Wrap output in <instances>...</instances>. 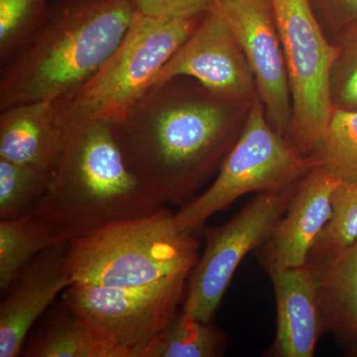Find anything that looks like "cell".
I'll return each mask as SVG.
<instances>
[{
    "label": "cell",
    "instance_id": "ba28073f",
    "mask_svg": "<svg viewBox=\"0 0 357 357\" xmlns=\"http://www.w3.org/2000/svg\"><path fill=\"white\" fill-rule=\"evenodd\" d=\"M299 182L259 192L225 225L204 229L206 248L190 275L183 309L211 323L239 264L271 236Z\"/></svg>",
    "mask_w": 357,
    "mask_h": 357
},
{
    "label": "cell",
    "instance_id": "8992f818",
    "mask_svg": "<svg viewBox=\"0 0 357 357\" xmlns=\"http://www.w3.org/2000/svg\"><path fill=\"white\" fill-rule=\"evenodd\" d=\"M314 167L309 156L298 154L272 128L257 96L215 182L175 213L176 225L180 231L196 236L208 218L241 197L279 191L297 183Z\"/></svg>",
    "mask_w": 357,
    "mask_h": 357
},
{
    "label": "cell",
    "instance_id": "484cf974",
    "mask_svg": "<svg viewBox=\"0 0 357 357\" xmlns=\"http://www.w3.org/2000/svg\"><path fill=\"white\" fill-rule=\"evenodd\" d=\"M324 10L331 13L332 9H338L342 13L357 16V0H317Z\"/></svg>",
    "mask_w": 357,
    "mask_h": 357
},
{
    "label": "cell",
    "instance_id": "277c9868",
    "mask_svg": "<svg viewBox=\"0 0 357 357\" xmlns=\"http://www.w3.org/2000/svg\"><path fill=\"white\" fill-rule=\"evenodd\" d=\"M199 248L196 236L180 231L175 213L162 206L70 239L65 261L74 283L140 287L190 277Z\"/></svg>",
    "mask_w": 357,
    "mask_h": 357
},
{
    "label": "cell",
    "instance_id": "ac0fdd59",
    "mask_svg": "<svg viewBox=\"0 0 357 357\" xmlns=\"http://www.w3.org/2000/svg\"><path fill=\"white\" fill-rule=\"evenodd\" d=\"M67 243V239L55 227L34 213L0 220L1 297L34 258L48 249L66 246Z\"/></svg>",
    "mask_w": 357,
    "mask_h": 357
},
{
    "label": "cell",
    "instance_id": "8fae6325",
    "mask_svg": "<svg viewBox=\"0 0 357 357\" xmlns=\"http://www.w3.org/2000/svg\"><path fill=\"white\" fill-rule=\"evenodd\" d=\"M255 77L267 121L282 136L292 119L285 57L271 0H217Z\"/></svg>",
    "mask_w": 357,
    "mask_h": 357
},
{
    "label": "cell",
    "instance_id": "7402d4cb",
    "mask_svg": "<svg viewBox=\"0 0 357 357\" xmlns=\"http://www.w3.org/2000/svg\"><path fill=\"white\" fill-rule=\"evenodd\" d=\"M50 182L38 171L0 158V220L33 213Z\"/></svg>",
    "mask_w": 357,
    "mask_h": 357
},
{
    "label": "cell",
    "instance_id": "44dd1931",
    "mask_svg": "<svg viewBox=\"0 0 357 357\" xmlns=\"http://www.w3.org/2000/svg\"><path fill=\"white\" fill-rule=\"evenodd\" d=\"M342 181L357 182V110L333 109L325 133L310 154Z\"/></svg>",
    "mask_w": 357,
    "mask_h": 357
},
{
    "label": "cell",
    "instance_id": "cb8c5ba5",
    "mask_svg": "<svg viewBox=\"0 0 357 357\" xmlns=\"http://www.w3.org/2000/svg\"><path fill=\"white\" fill-rule=\"evenodd\" d=\"M331 96L335 109L357 110V41L340 51L331 77Z\"/></svg>",
    "mask_w": 357,
    "mask_h": 357
},
{
    "label": "cell",
    "instance_id": "9c48e42d",
    "mask_svg": "<svg viewBox=\"0 0 357 357\" xmlns=\"http://www.w3.org/2000/svg\"><path fill=\"white\" fill-rule=\"evenodd\" d=\"M190 277L140 287L73 283L63 302L115 347L132 357L168 324L184 302Z\"/></svg>",
    "mask_w": 357,
    "mask_h": 357
},
{
    "label": "cell",
    "instance_id": "e0dca14e",
    "mask_svg": "<svg viewBox=\"0 0 357 357\" xmlns=\"http://www.w3.org/2000/svg\"><path fill=\"white\" fill-rule=\"evenodd\" d=\"M21 356L27 357H128L64 302L43 330L28 344Z\"/></svg>",
    "mask_w": 357,
    "mask_h": 357
},
{
    "label": "cell",
    "instance_id": "4fadbf2b",
    "mask_svg": "<svg viewBox=\"0 0 357 357\" xmlns=\"http://www.w3.org/2000/svg\"><path fill=\"white\" fill-rule=\"evenodd\" d=\"M66 246L48 249L22 270L0 304V357L21 356L28 333L73 282Z\"/></svg>",
    "mask_w": 357,
    "mask_h": 357
},
{
    "label": "cell",
    "instance_id": "603a6c76",
    "mask_svg": "<svg viewBox=\"0 0 357 357\" xmlns=\"http://www.w3.org/2000/svg\"><path fill=\"white\" fill-rule=\"evenodd\" d=\"M52 0H0V64L6 62L34 34Z\"/></svg>",
    "mask_w": 357,
    "mask_h": 357
},
{
    "label": "cell",
    "instance_id": "7a4b0ae2",
    "mask_svg": "<svg viewBox=\"0 0 357 357\" xmlns=\"http://www.w3.org/2000/svg\"><path fill=\"white\" fill-rule=\"evenodd\" d=\"M135 14L134 0H52L34 34L0 64V110L81 89L114 55Z\"/></svg>",
    "mask_w": 357,
    "mask_h": 357
},
{
    "label": "cell",
    "instance_id": "2e32d148",
    "mask_svg": "<svg viewBox=\"0 0 357 357\" xmlns=\"http://www.w3.org/2000/svg\"><path fill=\"white\" fill-rule=\"evenodd\" d=\"M312 273L326 330L338 344L357 352V239Z\"/></svg>",
    "mask_w": 357,
    "mask_h": 357
},
{
    "label": "cell",
    "instance_id": "9a60e30c",
    "mask_svg": "<svg viewBox=\"0 0 357 357\" xmlns=\"http://www.w3.org/2000/svg\"><path fill=\"white\" fill-rule=\"evenodd\" d=\"M277 307L276 357H312L325 319L316 277L309 267L287 268L269 274Z\"/></svg>",
    "mask_w": 357,
    "mask_h": 357
},
{
    "label": "cell",
    "instance_id": "d6986e66",
    "mask_svg": "<svg viewBox=\"0 0 357 357\" xmlns=\"http://www.w3.org/2000/svg\"><path fill=\"white\" fill-rule=\"evenodd\" d=\"M227 349L222 331L182 309L132 357H220Z\"/></svg>",
    "mask_w": 357,
    "mask_h": 357
},
{
    "label": "cell",
    "instance_id": "ffe728a7",
    "mask_svg": "<svg viewBox=\"0 0 357 357\" xmlns=\"http://www.w3.org/2000/svg\"><path fill=\"white\" fill-rule=\"evenodd\" d=\"M357 239V182L340 181L333 194L332 215L312 244L306 266L318 271Z\"/></svg>",
    "mask_w": 357,
    "mask_h": 357
},
{
    "label": "cell",
    "instance_id": "3957f363",
    "mask_svg": "<svg viewBox=\"0 0 357 357\" xmlns=\"http://www.w3.org/2000/svg\"><path fill=\"white\" fill-rule=\"evenodd\" d=\"M163 204L129 169L112 123L88 121L68 128L57 169L33 213L70 241Z\"/></svg>",
    "mask_w": 357,
    "mask_h": 357
},
{
    "label": "cell",
    "instance_id": "52a82bcc",
    "mask_svg": "<svg viewBox=\"0 0 357 357\" xmlns=\"http://www.w3.org/2000/svg\"><path fill=\"white\" fill-rule=\"evenodd\" d=\"M292 100V119L284 138L310 156L328 128L333 109L331 77L340 49L328 43L311 0H271Z\"/></svg>",
    "mask_w": 357,
    "mask_h": 357
},
{
    "label": "cell",
    "instance_id": "30bf717a",
    "mask_svg": "<svg viewBox=\"0 0 357 357\" xmlns=\"http://www.w3.org/2000/svg\"><path fill=\"white\" fill-rule=\"evenodd\" d=\"M178 77L195 79L213 95L238 105L257 98L255 77L243 49L215 6L204 14L164 66L155 84Z\"/></svg>",
    "mask_w": 357,
    "mask_h": 357
},
{
    "label": "cell",
    "instance_id": "7c38bea8",
    "mask_svg": "<svg viewBox=\"0 0 357 357\" xmlns=\"http://www.w3.org/2000/svg\"><path fill=\"white\" fill-rule=\"evenodd\" d=\"M340 181L321 166L301 178L283 217L257 249L268 274L306 264L312 244L332 215L333 194Z\"/></svg>",
    "mask_w": 357,
    "mask_h": 357
},
{
    "label": "cell",
    "instance_id": "6da1fadb",
    "mask_svg": "<svg viewBox=\"0 0 357 357\" xmlns=\"http://www.w3.org/2000/svg\"><path fill=\"white\" fill-rule=\"evenodd\" d=\"M185 77L155 84L112 132L126 164L163 204L185 206L220 169L243 128L238 103Z\"/></svg>",
    "mask_w": 357,
    "mask_h": 357
},
{
    "label": "cell",
    "instance_id": "5bb4252c",
    "mask_svg": "<svg viewBox=\"0 0 357 357\" xmlns=\"http://www.w3.org/2000/svg\"><path fill=\"white\" fill-rule=\"evenodd\" d=\"M0 112V158L52 178L68 136L55 102L22 103Z\"/></svg>",
    "mask_w": 357,
    "mask_h": 357
},
{
    "label": "cell",
    "instance_id": "d4e9b609",
    "mask_svg": "<svg viewBox=\"0 0 357 357\" xmlns=\"http://www.w3.org/2000/svg\"><path fill=\"white\" fill-rule=\"evenodd\" d=\"M217 0H134L136 11L157 18L184 17L208 13Z\"/></svg>",
    "mask_w": 357,
    "mask_h": 357
},
{
    "label": "cell",
    "instance_id": "5b68a950",
    "mask_svg": "<svg viewBox=\"0 0 357 357\" xmlns=\"http://www.w3.org/2000/svg\"><path fill=\"white\" fill-rule=\"evenodd\" d=\"M206 13L157 18L136 11L126 38L102 70L72 95L55 102L67 128L121 119L154 86L164 66Z\"/></svg>",
    "mask_w": 357,
    "mask_h": 357
}]
</instances>
